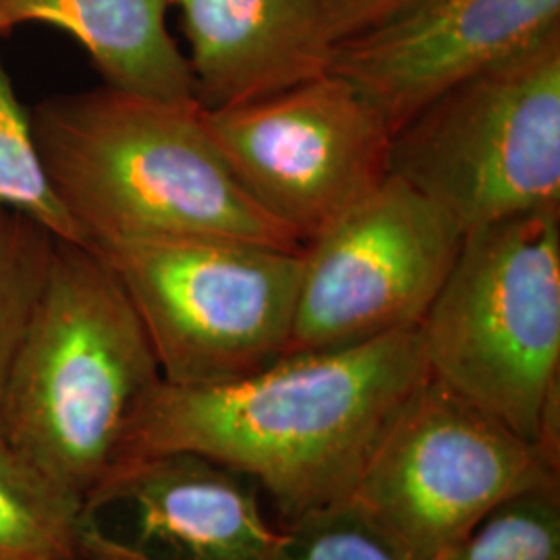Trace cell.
<instances>
[{
	"label": "cell",
	"mask_w": 560,
	"mask_h": 560,
	"mask_svg": "<svg viewBox=\"0 0 560 560\" xmlns=\"http://www.w3.org/2000/svg\"><path fill=\"white\" fill-rule=\"evenodd\" d=\"M270 560H411L351 502L280 525Z\"/></svg>",
	"instance_id": "ac0fdd59"
},
{
	"label": "cell",
	"mask_w": 560,
	"mask_h": 560,
	"mask_svg": "<svg viewBox=\"0 0 560 560\" xmlns=\"http://www.w3.org/2000/svg\"><path fill=\"white\" fill-rule=\"evenodd\" d=\"M560 27V0H430L332 46L349 81L395 133L463 81Z\"/></svg>",
	"instance_id": "8fae6325"
},
{
	"label": "cell",
	"mask_w": 560,
	"mask_h": 560,
	"mask_svg": "<svg viewBox=\"0 0 560 560\" xmlns=\"http://www.w3.org/2000/svg\"><path fill=\"white\" fill-rule=\"evenodd\" d=\"M57 240L38 222L0 208V402L40 300Z\"/></svg>",
	"instance_id": "e0dca14e"
},
{
	"label": "cell",
	"mask_w": 560,
	"mask_h": 560,
	"mask_svg": "<svg viewBox=\"0 0 560 560\" xmlns=\"http://www.w3.org/2000/svg\"><path fill=\"white\" fill-rule=\"evenodd\" d=\"M189 44L196 102L240 106L328 71L322 0H168Z\"/></svg>",
	"instance_id": "7c38bea8"
},
{
	"label": "cell",
	"mask_w": 560,
	"mask_h": 560,
	"mask_svg": "<svg viewBox=\"0 0 560 560\" xmlns=\"http://www.w3.org/2000/svg\"><path fill=\"white\" fill-rule=\"evenodd\" d=\"M152 342L162 381H235L287 355L301 252L231 240L101 241Z\"/></svg>",
	"instance_id": "8992f818"
},
{
	"label": "cell",
	"mask_w": 560,
	"mask_h": 560,
	"mask_svg": "<svg viewBox=\"0 0 560 560\" xmlns=\"http://www.w3.org/2000/svg\"><path fill=\"white\" fill-rule=\"evenodd\" d=\"M168 0H0V36L44 23L80 42L106 85L159 101H196L187 57L166 25Z\"/></svg>",
	"instance_id": "4fadbf2b"
},
{
	"label": "cell",
	"mask_w": 560,
	"mask_h": 560,
	"mask_svg": "<svg viewBox=\"0 0 560 560\" xmlns=\"http://www.w3.org/2000/svg\"><path fill=\"white\" fill-rule=\"evenodd\" d=\"M463 237L439 206L388 177L303 245L287 355L355 347L418 328Z\"/></svg>",
	"instance_id": "9c48e42d"
},
{
	"label": "cell",
	"mask_w": 560,
	"mask_h": 560,
	"mask_svg": "<svg viewBox=\"0 0 560 560\" xmlns=\"http://www.w3.org/2000/svg\"><path fill=\"white\" fill-rule=\"evenodd\" d=\"M80 509L0 441V560H83Z\"/></svg>",
	"instance_id": "5bb4252c"
},
{
	"label": "cell",
	"mask_w": 560,
	"mask_h": 560,
	"mask_svg": "<svg viewBox=\"0 0 560 560\" xmlns=\"http://www.w3.org/2000/svg\"><path fill=\"white\" fill-rule=\"evenodd\" d=\"M260 483L196 453L115 463L83 499V560H270Z\"/></svg>",
	"instance_id": "30bf717a"
},
{
	"label": "cell",
	"mask_w": 560,
	"mask_h": 560,
	"mask_svg": "<svg viewBox=\"0 0 560 560\" xmlns=\"http://www.w3.org/2000/svg\"><path fill=\"white\" fill-rule=\"evenodd\" d=\"M203 120L247 196L301 245L390 177L393 131L332 71L260 101L203 110Z\"/></svg>",
	"instance_id": "ba28073f"
},
{
	"label": "cell",
	"mask_w": 560,
	"mask_h": 560,
	"mask_svg": "<svg viewBox=\"0 0 560 560\" xmlns=\"http://www.w3.org/2000/svg\"><path fill=\"white\" fill-rule=\"evenodd\" d=\"M161 381L110 266L88 245L57 240L4 384L0 441L83 499L115 465L129 421Z\"/></svg>",
	"instance_id": "3957f363"
},
{
	"label": "cell",
	"mask_w": 560,
	"mask_h": 560,
	"mask_svg": "<svg viewBox=\"0 0 560 560\" xmlns=\"http://www.w3.org/2000/svg\"><path fill=\"white\" fill-rule=\"evenodd\" d=\"M434 560H560V478L499 502Z\"/></svg>",
	"instance_id": "9a60e30c"
},
{
	"label": "cell",
	"mask_w": 560,
	"mask_h": 560,
	"mask_svg": "<svg viewBox=\"0 0 560 560\" xmlns=\"http://www.w3.org/2000/svg\"><path fill=\"white\" fill-rule=\"evenodd\" d=\"M560 478L534 442L425 376L386 421L349 502L411 560H434L499 502Z\"/></svg>",
	"instance_id": "52a82bcc"
},
{
	"label": "cell",
	"mask_w": 560,
	"mask_h": 560,
	"mask_svg": "<svg viewBox=\"0 0 560 560\" xmlns=\"http://www.w3.org/2000/svg\"><path fill=\"white\" fill-rule=\"evenodd\" d=\"M430 0H322L324 27L330 44L353 38Z\"/></svg>",
	"instance_id": "d6986e66"
},
{
	"label": "cell",
	"mask_w": 560,
	"mask_h": 560,
	"mask_svg": "<svg viewBox=\"0 0 560 560\" xmlns=\"http://www.w3.org/2000/svg\"><path fill=\"white\" fill-rule=\"evenodd\" d=\"M390 177L463 233L560 208V27L399 127Z\"/></svg>",
	"instance_id": "5b68a950"
},
{
	"label": "cell",
	"mask_w": 560,
	"mask_h": 560,
	"mask_svg": "<svg viewBox=\"0 0 560 560\" xmlns=\"http://www.w3.org/2000/svg\"><path fill=\"white\" fill-rule=\"evenodd\" d=\"M30 122L48 180L85 245L231 240L303 249L241 187L196 101L104 85L40 102Z\"/></svg>",
	"instance_id": "7a4b0ae2"
},
{
	"label": "cell",
	"mask_w": 560,
	"mask_h": 560,
	"mask_svg": "<svg viewBox=\"0 0 560 560\" xmlns=\"http://www.w3.org/2000/svg\"><path fill=\"white\" fill-rule=\"evenodd\" d=\"M0 208L38 222L55 240L85 245L80 226L55 194L23 108L0 55Z\"/></svg>",
	"instance_id": "2e32d148"
},
{
	"label": "cell",
	"mask_w": 560,
	"mask_h": 560,
	"mask_svg": "<svg viewBox=\"0 0 560 560\" xmlns=\"http://www.w3.org/2000/svg\"><path fill=\"white\" fill-rule=\"evenodd\" d=\"M418 330L428 376L536 442L560 384V208L465 233Z\"/></svg>",
	"instance_id": "277c9868"
},
{
	"label": "cell",
	"mask_w": 560,
	"mask_h": 560,
	"mask_svg": "<svg viewBox=\"0 0 560 560\" xmlns=\"http://www.w3.org/2000/svg\"><path fill=\"white\" fill-rule=\"evenodd\" d=\"M428 376L420 330L332 351L289 353L235 381H161L117 460L196 453L254 478L280 525L349 501L382 428Z\"/></svg>",
	"instance_id": "6da1fadb"
}]
</instances>
